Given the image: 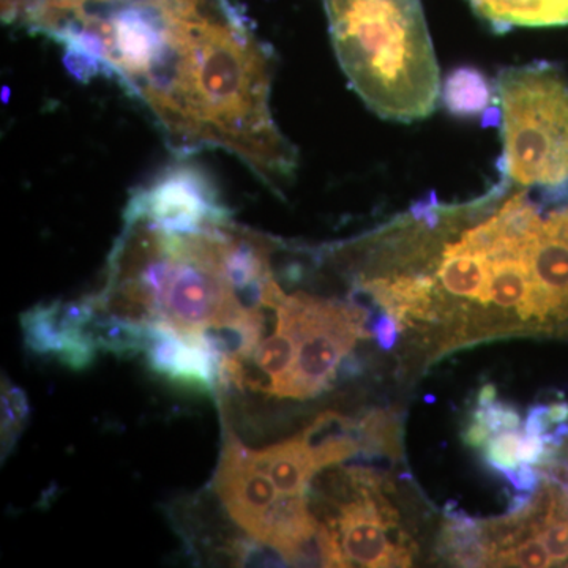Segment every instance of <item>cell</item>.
<instances>
[{
  "label": "cell",
  "mask_w": 568,
  "mask_h": 568,
  "mask_svg": "<svg viewBox=\"0 0 568 568\" xmlns=\"http://www.w3.org/2000/svg\"><path fill=\"white\" fill-rule=\"evenodd\" d=\"M230 215L209 175L181 163L136 190L123 219L144 220L164 233L183 235L231 222Z\"/></svg>",
  "instance_id": "cell-4"
},
{
  "label": "cell",
  "mask_w": 568,
  "mask_h": 568,
  "mask_svg": "<svg viewBox=\"0 0 568 568\" xmlns=\"http://www.w3.org/2000/svg\"><path fill=\"white\" fill-rule=\"evenodd\" d=\"M253 452L257 465L271 476L282 495L308 496L313 477L324 469L308 429L275 446Z\"/></svg>",
  "instance_id": "cell-9"
},
{
  "label": "cell",
  "mask_w": 568,
  "mask_h": 568,
  "mask_svg": "<svg viewBox=\"0 0 568 568\" xmlns=\"http://www.w3.org/2000/svg\"><path fill=\"white\" fill-rule=\"evenodd\" d=\"M159 2L175 14H181V17L185 18H196L203 17L201 10H203L207 0H159Z\"/></svg>",
  "instance_id": "cell-24"
},
{
  "label": "cell",
  "mask_w": 568,
  "mask_h": 568,
  "mask_svg": "<svg viewBox=\"0 0 568 568\" xmlns=\"http://www.w3.org/2000/svg\"><path fill=\"white\" fill-rule=\"evenodd\" d=\"M443 100L447 110L457 118H477L487 114L491 104V89L480 71L473 67H459L444 82Z\"/></svg>",
  "instance_id": "cell-14"
},
{
  "label": "cell",
  "mask_w": 568,
  "mask_h": 568,
  "mask_svg": "<svg viewBox=\"0 0 568 568\" xmlns=\"http://www.w3.org/2000/svg\"><path fill=\"white\" fill-rule=\"evenodd\" d=\"M295 353H297V339L286 325L276 323L274 335L263 339L254 349L252 357L244 361L263 375L261 392L264 388V394L274 396L278 394L280 387L293 368Z\"/></svg>",
  "instance_id": "cell-13"
},
{
  "label": "cell",
  "mask_w": 568,
  "mask_h": 568,
  "mask_svg": "<svg viewBox=\"0 0 568 568\" xmlns=\"http://www.w3.org/2000/svg\"><path fill=\"white\" fill-rule=\"evenodd\" d=\"M353 485L357 497L338 506L336 517L327 523L335 529L347 566L409 567V547L392 544L387 528L395 526L398 515L381 495V489Z\"/></svg>",
  "instance_id": "cell-7"
},
{
  "label": "cell",
  "mask_w": 568,
  "mask_h": 568,
  "mask_svg": "<svg viewBox=\"0 0 568 568\" xmlns=\"http://www.w3.org/2000/svg\"><path fill=\"white\" fill-rule=\"evenodd\" d=\"M547 405H536L530 407L528 416L523 425V433L526 436H544L547 435L549 426H551Z\"/></svg>",
  "instance_id": "cell-22"
},
{
  "label": "cell",
  "mask_w": 568,
  "mask_h": 568,
  "mask_svg": "<svg viewBox=\"0 0 568 568\" xmlns=\"http://www.w3.org/2000/svg\"><path fill=\"white\" fill-rule=\"evenodd\" d=\"M470 6L497 31L568 24V0H470Z\"/></svg>",
  "instance_id": "cell-11"
},
{
  "label": "cell",
  "mask_w": 568,
  "mask_h": 568,
  "mask_svg": "<svg viewBox=\"0 0 568 568\" xmlns=\"http://www.w3.org/2000/svg\"><path fill=\"white\" fill-rule=\"evenodd\" d=\"M276 323L297 339L294 365L280 398H310L334 383L339 365L358 338H366V313L358 305L343 304L304 293L284 295L276 306Z\"/></svg>",
  "instance_id": "cell-3"
},
{
  "label": "cell",
  "mask_w": 568,
  "mask_h": 568,
  "mask_svg": "<svg viewBox=\"0 0 568 568\" xmlns=\"http://www.w3.org/2000/svg\"><path fill=\"white\" fill-rule=\"evenodd\" d=\"M477 398L478 406L491 405V403H495L497 398L496 387L493 386V384H487V386L480 388Z\"/></svg>",
  "instance_id": "cell-27"
},
{
  "label": "cell",
  "mask_w": 568,
  "mask_h": 568,
  "mask_svg": "<svg viewBox=\"0 0 568 568\" xmlns=\"http://www.w3.org/2000/svg\"><path fill=\"white\" fill-rule=\"evenodd\" d=\"M504 477L519 493H536L540 488L541 478H544L540 470L532 467V465H526V463H521L515 469L507 470V473H504Z\"/></svg>",
  "instance_id": "cell-20"
},
{
  "label": "cell",
  "mask_w": 568,
  "mask_h": 568,
  "mask_svg": "<svg viewBox=\"0 0 568 568\" xmlns=\"http://www.w3.org/2000/svg\"><path fill=\"white\" fill-rule=\"evenodd\" d=\"M31 407L22 388L2 376V459L9 457L28 426Z\"/></svg>",
  "instance_id": "cell-15"
},
{
  "label": "cell",
  "mask_w": 568,
  "mask_h": 568,
  "mask_svg": "<svg viewBox=\"0 0 568 568\" xmlns=\"http://www.w3.org/2000/svg\"><path fill=\"white\" fill-rule=\"evenodd\" d=\"M547 455V444L544 436H526L523 437L521 446H519V459L526 465L540 466Z\"/></svg>",
  "instance_id": "cell-23"
},
{
  "label": "cell",
  "mask_w": 568,
  "mask_h": 568,
  "mask_svg": "<svg viewBox=\"0 0 568 568\" xmlns=\"http://www.w3.org/2000/svg\"><path fill=\"white\" fill-rule=\"evenodd\" d=\"M95 315L92 297L69 304L43 302L21 315L24 345L32 354L52 357L73 372H84L100 353L91 332Z\"/></svg>",
  "instance_id": "cell-6"
},
{
  "label": "cell",
  "mask_w": 568,
  "mask_h": 568,
  "mask_svg": "<svg viewBox=\"0 0 568 568\" xmlns=\"http://www.w3.org/2000/svg\"><path fill=\"white\" fill-rule=\"evenodd\" d=\"M213 491L235 525L263 545L282 493L257 465L253 448L245 447L234 435H227L224 440L222 458L213 477Z\"/></svg>",
  "instance_id": "cell-5"
},
{
  "label": "cell",
  "mask_w": 568,
  "mask_h": 568,
  "mask_svg": "<svg viewBox=\"0 0 568 568\" xmlns=\"http://www.w3.org/2000/svg\"><path fill=\"white\" fill-rule=\"evenodd\" d=\"M396 317L390 313H384L373 321L372 332L375 336L377 345L383 347L384 351L394 349L396 342H398L399 327Z\"/></svg>",
  "instance_id": "cell-21"
},
{
  "label": "cell",
  "mask_w": 568,
  "mask_h": 568,
  "mask_svg": "<svg viewBox=\"0 0 568 568\" xmlns=\"http://www.w3.org/2000/svg\"><path fill=\"white\" fill-rule=\"evenodd\" d=\"M339 65L379 118L416 122L435 111L439 69L420 0H324Z\"/></svg>",
  "instance_id": "cell-1"
},
{
  "label": "cell",
  "mask_w": 568,
  "mask_h": 568,
  "mask_svg": "<svg viewBox=\"0 0 568 568\" xmlns=\"http://www.w3.org/2000/svg\"><path fill=\"white\" fill-rule=\"evenodd\" d=\"M355 432L358 433L357 440L361 444V452L398 457V425L390 414L375 410V413L368 414L361 424H355Z\"/></svg>",
  "instance_id": "cell-16"
},
{
  "label": "cell",
  "mask_w": 568,
  "mask_h": 568,
  "mask_svg": "<svg viewBox=\"0 0 568 568\" xmlns=\"http://www.w3.org/2000/svg\"><path fill=\"white\" fill-rule=\"evenodd\" d=\"M432 278L435 286L439 284L446 293L455 297L489 304L491 264L487 254L470 248L459 237L443 246L437 260L436 275Z\"/></svg>",
  "instance_id": "cell-10"
},
{
  "label": "cell",
  "mask_w": 568,
  "mask_h": 568,
  "mask_svg": "<svg viewBox=\"0 0 568 568\" xmlns=\"http://www.w3.org/2000/svg\"><path fill=\"white\" fill-rule=\"evenodd\" d=\"M548 413L552 425L564 424L568 422V403H552L548 406Z\"/></svg>",
  "instance_id": "cell-26"
},
{
  "label": "cell",
  "mask_w": 568,
  "mask_h": 568,
  "mask_svg": "<svg viewBox=\"0 0 568 568\" xmlns=\"http://www.w3.org/2000/svg\"><path fill=\"white\" fill-rule=\"evenodd\" d=\"M491 566L495 567H551L552 559L540 537L532 536L519 541L517 547L497 549L493 555Z\"/></svg>",
  "instance_id": "cell-17"
},
{
  "label": "cell",
  "mask_w": 568,
  "mask_h": 568,
  "mask_svg": "<svg viewBox=\"0 0 568 568\" xmlns=\"http://www.w3.org/2000/svg\"><path fill=\"white\" fill-rule=\"evenodd\" d=\"M474 420L487 425L493 435L504 432H515L521 426V417L514 406L506 403L495 402L488 406H478L474 410Z\"/></svg>",
  "instance_id": "cell-19"
},
{
  "label": "cell",
  "mask_w": 568,
  "mask_h": 568,
  "mask_svg": "<svg viewBox=\"0 0 568 568\" xmlns=\"http://www.w3.org/2000/svg\"><path fill=\"white\" fill-rule=\"evenodd\" d=\"M523 437H525V433L518 432V429L491 436L485 446V459L488 465L500 474L521 465L519 446H521Z\"/></svg>",
  "instance_id": "cell-18"
},
{
  "label": "cell",
  "mask_w": 568,
  "mask_h": 568,
  "mask_svg": "<svg viewBox=\"0 0 568 568\" xmlns=\"http://www.w3.org/2000/svg\"><path fill=\"white\" fill-rule=\"evenodd\" d=\"M493 433L489 432L488 426L474 420L473 424L467 426L463 433V443L470 448H485L488 440L491 439Z\"/></svg>",
  "instance_id": "cell-25"
},
{
  "label": "cell",
  "mask_w": 568,
  "mask_h": 568,
  "mask_svg": "<svg viewBox=\"0 0 568 568\" xmlns=\"http://www.w3.org/2000/svg\"><path fill=\"white\" fill-rule=\"evenodd\" d=\"M503 175L523 189L568 194V82L549 63L499 71Z\"/></svg>",
  "instance_id": "cell-2"
},
{
  "label": "cell",
  "mask_w": 568,
  "mask_h": 568,
  "mask_svg": "<svg viewBox=\"0 0 568 568\" xmlns=\"http://www.w3.org/2000/svg\"><path fill=\"white\" fill-rule=\"evenodd\" d=\"M439 538L440 555L459 567L491 566L495 549L485 537L484 526L463 511H450Z\"/></svg>",
  "instance_id": "cell-12"
},
{
  "label": "cell",
  "mask_w": 568,
  "mask_h": 568,
  "mask_svg": "<svg viewBox=\"0 0 568 568\" xmlns=\"http://www.w3.org/2000/svg\"><path fill=\"white\" fill-rule=\"evenodd\" d=\"M145 364L173 386L213 394L222 386L223 355L207 334H183L171 325H148Z\"/></svg>",
  "instance_id": "cell-8"
}]
</instances>
